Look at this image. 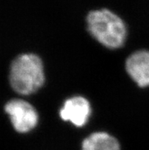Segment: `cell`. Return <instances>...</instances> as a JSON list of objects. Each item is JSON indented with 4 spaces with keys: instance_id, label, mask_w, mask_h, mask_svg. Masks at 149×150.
Here are the masks:
<instances>
[{
    "instance_id": "6da1fadb",
    "label": "cell",
    "mask_w": 149,
    "mask_h": 150,
    "mask_svg": "<svg viewBox=\"0 0 149 150\" xmlns=\"http://www.w3.org/2000/svg\"><path fill=\"white\" fill-rule=\"evenodd\" d=\"M45 81L44 65L34 53L19 55L11 65L9 82L11 88L21 95H30L42 87Z\"/></svg>"
},
{
    "instance_id": "7a4b0ae2",
    "label": "cell",
    "mask_w": 149,
    "mask_h": 150,
    "mask_svg": "<svg viewBox=\"0 0 149 150\" xmlns=\"http://www.w3.org/2000/svg\"><path fill=\"white\" fill-rule=\"evenodd\" d=\"M88 30L93 38L109 49L121 47L126 38V27L120 18L108 9L94 10L87 16Z\"/></svg>"
},
{
    "instance_id": "3957f363",
    "label": "cell",
    "mask_w": 149,
    "mask_h": 150,
    "mask_svg": "<svg viewBox=\"0 0 149 150\" xmlns=\"http://www.w3.org/2000/svg\"><path fill=\"white\" fill-rule=\"evenodd\" d=\"M5 110L9 116L13 127L18 133L30 131L38 123L37 110L30 103L21 99L10 100L5 106Z\"/></svg>"
},
{
    "instance_id": "277c9868",
    "label": "cell",
    "mask_w": 149,
    "mask_h": 150,
    "mask_svg": "<svg viewBox=\"0 0 149 150\" xmlns=\"http://www.w3.org/2000/svg\"><path fill=\"white\" fill-rule=\"evenodd\" d=\"M91 114L90 103L87 99L81 96L67 99L59 111L62 120L71 122L77 127H81L87 124Z\"/></svg>"
},
{
    "instance_id": "5b68a950",
    "label": "cell",
    "mask_w": 149,
    "mask_h": 150,
    "mask_svg": "<svg viewBox=\"0 0 149 150\" xmlns=\"http://www.w3.org/2000/svg\"><path fill=\"white\" fill-rule=\"evenodd\" d=\"M126 69L139 87L149 86V52L138 50L131 54L126 62Z\"/></svg>"
},
{
    "instance_id": "8992f818",
    "label": "cell",
    "mask_w": 149,
    "mask_h": 150,
    "mask_svg": "<svg viewBox=\"0 0 149 150\" xmlns=\"http://www.w3.org/2000/svg\"><path fill=\"white\" fill-rule=\"evenodd\" d=\"M81 150H120V146L115 137L105 132H95L85 138Z\"/></svg>"
}]
</instances>
